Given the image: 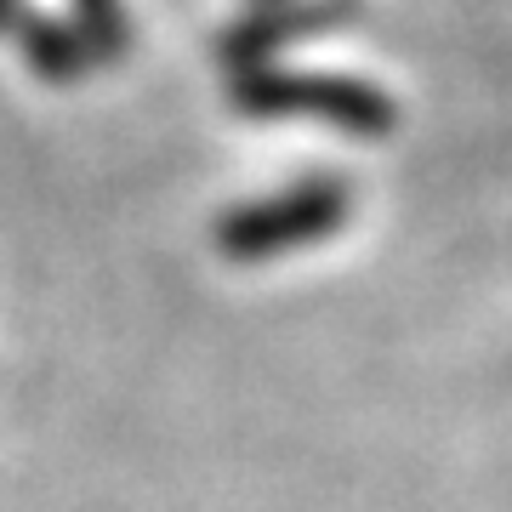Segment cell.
<instances>
[{"mask_svg": "<svg viewBox=\"0 0 512 512\" xmlns=\"http://www.w3.org/2000/svg\"><path fill=\"white\" fill-rule=\"evenodd\" d=\"M234 109L251 120H319L348 137H387L399 126V109L382 86L353 74H313V69H239L234 74Z\"/></svg>", "mask_w": 512, "mask_h": 512, "instance_id": "1", "label": "cell"}, {"mask_svg": "<svg viewBox=\"0 0 512 512\" xmlns=\"http://www.w3.org/2000/svg\"><path fill=\"white\" fill-rule=\"evenodd\" d=\"M353 217V183L348 177H302L285 194L234 205L217 222V251L228 262H274V256L308 251L330 239Z\"/></svg>", "mask_w": 512, "mask_h": 512, "instance_id": "2", "label": "cell"}, {"mask_svg": "<svg viewBox=\"0 0 512 512\" xmlns=\"http://www.w3.org/2000/svg\"><path fill=\"white\" fill-rule=\"evenodd\" d=\"M365 0H274V6H256L245 23H234L222 35V63L228 69H262L279 52H291L302 40H319L330 29H348L359 18Z\"/></svg>", "mask_w": 512, "mask_h": 512, "instance_id": "3", "label": "cell"}, {"mask_svg": "<svg viewBox=\"0 0 512 512\" xmlns=\"http://www.w3.org/2000/svg\"><path fill=\"white\" fill-rule=\"evenodd\" d=\"M23 57L35 63L46 80H74V74L92 69V46L74 23H57V18H35L23 23Z\"/></svg>", "mask_w": 512, "mask_h": 512, "instance_id": "4", "label": "cell"}, {"mask_svg": "<svg viewBox=\"0 0 512 512\" xmlns=\"http://www.w3.org/2000/svg\"><path fill=\"white\" fill-rule=\"evenodd\" d=\"M74 12H80V35L92 46V63L97 57H114L126 46V12H120V0H74Z\"/></svg>", "mask_w": 512, "mask_h": 512, "instance_id": "5", "label": "cell"}, {"mask_svg": "<svg viewBox=\"0 0 512 512\" xmlns=\"http://www.w3.org/2000/svg\"><path fill=\"white\" fill-rule=\"evenodd\" d=\"M12 18H18V0H0V29H6Z\"/></svg>", "mask_w": 512, "mask_h": 512, "instance_id": "6", "label": "cell"}, {"mask_svg": "<svg viewBox=\"0 0 512 512\" xmlns=\"http://www.w3.org/2000/svg\"><path fill=\"white\" fill-rule=\"evenodd\" d=\"M256 6H274V0H256Z\"/></svg>", "mask_w": 512, "mask_h": 512, "instance_id": "7", "label": "cell"}]
</instances>
